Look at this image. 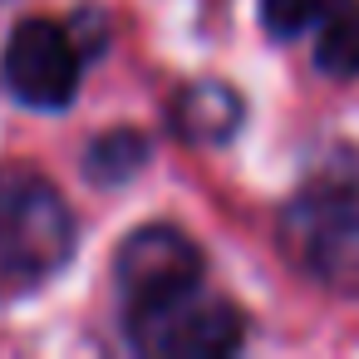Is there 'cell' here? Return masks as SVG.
Here are the masks:
<instances>
[{
    "label": "cell",
    "instance_id": "obj_6",
    "mask_svg": "<svg viewBox=\"0 0 359 359\" xmlns=\"http://www.w3.org/2000/svg\"><path fill=\"white\" fill-rule=\"evenodd\" d=\"M202 271H207V261H202L197 241L187 231L168 226V222H148V226L128 231L118 256H114V280H118L123 300L182 285V280H197Z\"/></svg>",
    "mask_w": 359,
    "mask_h": 359
},
{
    "label": "cell",
    "instance_id": "obj_3",
    "mask_svg": "<svg viewBox=\"0 0 359 359\" xmlns=\"http://www.w3.org/2000/svg\"><path fill=\"white\" fill-rule=\"evenodd\" d=\"M280 251L310 280L339 295H359V177H310L280 212Z\"/></svg>",
    "mask_w": 359,
    "mask_h": 359
},
{
    "label": "cell",
    "instance_id": "obj_2",
    "mask_svg": "<svg viewBox=\"0 0 359 359\" xmlns=\"http://www.w3.org/2000/svg\"><path fill=\"white\" fill-rule=\"evenodd\" d=\"M123 339L148 359H222L246 344V315L197 276L123 300Z\"/></svg>",
    "mask_w": 359,
    "mask_h": 359
},
{
    "label": "cell",
    "instance_id": "obj_4",
    "mask_svg": "<svg viewBox=\"0 0 359 359\" xmlns=\"http://www.w3.org/2000/svg\"><path fill=\"white\" fill-rule=\"evenodd\" d=\"M89 55H94V45H84V15L74 25L50 20V15H30L11 30L6 55H0V74H6V89L25 109L60 114L74 104Z\"/></svg>",
    "mask_w": 359,
    "mask_h": 359
},
{
    "label": "cell",
    "instance_id": "obj_7",
    "mask_svg": "<svg viewBox=\"0 0 359 359\" xmlns=\"http://www.w3.org/2000/svg\"><path fill=\"white\" fill-rule=\"evenodd\" d=\"M241 123V99L226 84H187L172 99V128L187 143H222Z\"/></svg>",
    "mask_w": 359,
    "mask_h": 359
},
{
    "label": "cell",
    "instance_id": "obj_1",
    "mask_svg": "<svg viewBox=\"0 0 359 359\" xmlns=\"http://www.w3.org/2000/svg\"><path fill=\"white\" fill-rule=\"evenodd\" d=\"M74 256V217L35 168H0V305L40 290Z\"/></svg>",
    "mask_w": 359,
    "mask_h": 359
},
{
    "label": "cell",
    "instance_id": "obj_5",
    "mask_svg": "<svg viewBox=\"0 0 359 359\" xmlns=\"http://www.w3.org/2000/svg\"><path fill=\"white\" fill-rule=\"evenodd\" d=\"M261 25L280 45L310 40L325 79H359V0H261Z\"/></svg>",
    "mask_w": 359,
    "mask_h": 359
},
{
    "label": "cell",
    "instance_id": "obj_8",
    "mask_svg": "<svg viewBox=\"0 0 359 359\" xmlns=\"http://www.w3.org/2000/svg\"><path fill=\"white\" fill-rule=\"evenodd\" d=\"M143 163H148V138L128 133V128H114V133L94 138L89 153H84V172L99 177V182H128L133 172H143Z\"/></svg>",
    "mask_w": 359,
    "mask_h": 359
}]
</instances>
